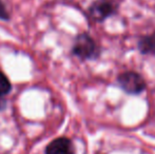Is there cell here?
Segmentation results:
<instances>
[{
  "mask_svg": "<svg viewBox=\"0 0 155 154\" xmlns=\"http://www.w3.org/2000/svg\"><path fill=\"white\" fill-rule=\"evenodd\" d=\"M73 53L81 59H92L98 55L97 45L88 34H80L75 39Z\"/></svg>",
  "mask_w": 155,
  "mask_h": 154,
  "instance_id": "cell-1",
  "label": "cell"
},
{
  "mask_svg": "<svg viewBox=\"0 0 155 154\" xmlns=\"http://www.w3.org/2000/svg\"><path fill=\"white\" fill-rule=\"evenodd\" d=\"M118 82L126 92L130 94H138L146 88L143 78L135 72H124L118 76Z\"/></svg>",
  "mask_w": 155,
  "mask_h": 154,
  "instance_id": "cell-2",
  "label": "cell"
},
{
  "mask_svg": "<svg viewBox=\"0 0 155 154\" xmlns=\"http://www.w3.org/2000/svg\"><path fill=\"white\" fill-rule=\"evenodd\" d=\"M114 5L108 0H98L90 8V16L96 21H102L114 13Z\"/></svg>",
  "mask_w": 155,
  "mask_h": 154,
  "instance_id": "cell-3",
  "label": "cell"
},
{
  "mask_svg": "<svg viewBox=\"0 0 155 154\" xmlns=\"http://www.w3.org/2000/svg\"><path fill=\"white\" fill-rule=\"evenodd\" d=\"M74 146L67 137H59L48 145L45 154H74Z\"/></svg>",
  "mask_w": 155,
  "mask_h": 154,
  "instance_id": "cell-4",
  "label": "cell"
},
{
  "mask_svg": "<svg viewBox=\"0 0 155 154\" xmlns=\"http://www.w3.org/2000/svg\"><path fill=\"white\" fill-rule=\"evenodd\" d=\"M138 48L145 54H155V33L140 39Z\"/></svg>",
  "mask_w": 155,
  "mask_h": 154,
  "instance_id": "cell-5",
  "label": "cell"
},
{
  "mask_svg": "<svg viewBox=\"0 0 155 154\" xmlns=\"http://www.w3.org/2000/svg\"><path fill=\"white\" fill-rule=\"evenodd\" d=\"M11 89H12V84H11L10 80L3 73L0 72V96H3V95L10 93Z\"/></svg>",
  "mask_w": 155,
  "mask_h": 154,
  "instance_id": "cell-6",
  "label": "cell"
},
{
  "mask_svg": "<svg viewBox=\"0 0 155 154\" xmlns=\"http://www.w3.org/2000/svg\"><path fill=\"white\" fill-rule=\"evenodd\" d=\"M0 19H2V20H8L10 19V15H8V12L4 3L2 2V0H0Z\"/></svg>",
  "mask_w": 155,
  "mask_h": 154,
  "instance_id": "cell-7",
  "label": "cell"
},
{
  "mask_svg": "<svg viewBox=\"0 0 155 154\" xmlns=\"http://www.w3.org/2000/svg\"><path fill=\"white\" fill-rule=\"evenodd\" d=\"M6 106V100L3 98V96H0V111L3 110Z\"/></svg>",
  "mask_w": 155,
  "mask_h": 154,
  "instance_id": "cell-8",
  "label": "cell"
}]
</instances>
